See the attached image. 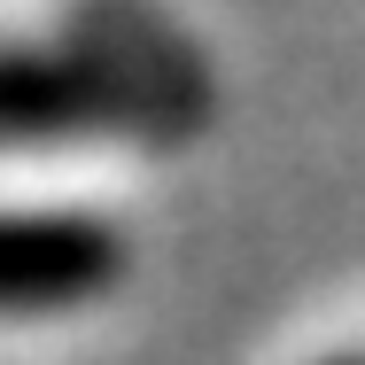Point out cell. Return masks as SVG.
I'll return each mask as SVG.
<instances>
[{
  "instance_id": "obj_3",
  "label": "cell",
  "mask_w": 365,
  "mask_h": 365,
  "mask_svg": "<svg viewBox=\"0 0 365 365\" xmlns=\"http://www.w3.org/2000/svg\"><path fill=\"white\" fill-rule=\"evenodd\" d=\"M311 365H365V350H334V358H311Z\"/></svg>"
},
{
  "instance_id": "obj_2",
  "label": "cell",
  "mask_w": 365,
  "mask_h": 365,
  "mask_svg": "<svg viewBox=\"0 0 365 365\" xmlns=\"http://www.w3.org/2000/svg\"><path fill=\"white\" fill-rule=\"evenodd\" d=\"M133 280V233L101 210H0V319L86 311Z\"/></svg>"
},
{
  "instance_id": "obj_1",
  "label": "cell",
  "mask_w": 365,
  "mask_h": 365,
  "mask_svg": "<svg viewBox=\"0 0 365 365\" xmlns=\"http://www.w3.org/2000/svg\"><path fill=\"white\" fill-rule=\"evenodd\" d=\"M155 24L133 39H0V148H71V140H187L210 109L202 63L148 55Z\"/></svg>"
}]
</instances>
